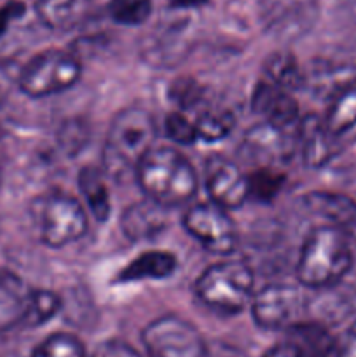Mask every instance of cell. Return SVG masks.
<instances>
[{
    "label": "cell",
    "mask_w": 356,
    "mask_h": 357,
    "mask_svg": "<svg viewBox=\"0 0 356 357\" xmlns=\"http://www.w3.org/2000/svg\"><path fill=\"white\" fill-rule=\"evenodd\" d=\"M147 199L163 208H180L195 197L199 178L191 160L170 146L152 149L135 171Z\"/></svg>",
    "instance_id": "1"
},
{
    "label": "cell",
    "mask_w": 356,
    "mask_h": 357,
    "mask_svg": "<svg viewBox=\"0 0 356 357\" xmlns=\"http://www.w3.org/2000/svg\"><path fill=\"white\" fill-rule=\"evenodd\" d=\"M353 267V253L344 230L320 225L306 237L297 261V279L311 289L337 286Z\"/></svg>",
    "instance_id": "2"
},
{
    "label": "cell",
    "mask_w": 356,
    "mask_h": 357,
    "mask_svg": "<svg viewBox=\"0 0 356 357\" xmlns=\"http://www.w3.org/2000/svg\"><path fill=\"white\" fill-rule=\"evenodd\" d=\"M157 128L154 117L143 108H126L110 122L103 146L105 174L124 176L136 171L143 157L152 150Z\"/></svg>",
    "instance_id": "3"
},
{
    "label": "cell",
    "mask_w": 356,
    "mask_h": 357,
    "mask_svg": "<svg viewBox=\"0 0 356 357\" xmlns=\"http://www.w3.org/2000/svg\"><path fill=\"white\" fill-rule=\"evenodd\" d=\"M255 278L243 261H222L202 271L194 284L195 296L208 309L234 316L246 309L253 298Z\"/></svg>",
    "instance_id": "4"
},
{
    "label": "cell",
    "mask_w": 356,
    "mask_h": 357,
    "mask_svg": "<svg viewBox=\"0 0 356 357\" xmlns=\"http://www.w3.org/2000/svg\"><path fill=\"white\" fill-rule=\"evenodd\" d=\"M38 236L45 246L59 250L86 236L89 220L79 199L51 192L37 199L31 208Z\"/></svg>",
    "instance_id": "5"
},
{
    "label": "cell",
    "mask_w": 356,
    "mask_h": 357,
    "mask_svg": "<svg viewBox=\"0 0 356 357\" xmlns=\"http://www.w3.org/2000/svg\"><path fill=\"white\" fill-rule=\"evenodd\" d=\"M82 75V65L70 52L49 49L23 65L20 91L30 98H45L68 91Z\"/></svg>",
    "instance_id": "6"
},
{
    "label": "cell",
    "mask_w": 356,
    "mask_h": 357,
    "mask_svg": "<svg viewBox=\"0 0 356 357\" xmlns=\"http://www.w3.org/2000/svg\"><path fill=\"white\" fill-rule=\"evenodd\" d=\"M147 357H206V342L198 328L178 316H163L142 331Z\"/></svg>",
    "instance_id": "7"
},
{
    "label": "cell",
    "mask_w": 356,
    "mask_h": 357,
    "mask_svg": "<svg viewBox=\"0 0 356 357\" xmlns=\"http://www.w3.org/2000/svg\"><path fill=\"white\" fill-rule=\"evenodd\" d=\"M184 229L194 237L208 253L227 257L237 246V229L229 211L209 202L192 204L184 213Z\"/></svg>",
    "instance_id": "8"
},
{
    "label": "cell",
    "mask_w": 356,
    "mask_h": 357,
    "mask_svg": "<svg viewBox=\"0 0 356 357\" xmlns=\"http://www.w3.org/2000/svg\"><path fill=\"white\" fill-rule=\"evenodd\" d=\"M251 317L262 330H290L300 323L304 310L302 293L292 284L274 282L257 291L251 298Z\"/></svg>",
    "instance_id": "9"
},
{
    "label": "cell",
    "mask_w": 356,
    "mask_h": 357,
    "mask_svg": "<svg viewBox=\"0 0 356 357\" xmlns=\"http://www.w3.org/2000/svg\"><path fill=\"white\" fill-rule=\"evenodd\" d=\"M205 183L213 204L225 211L239 209L248 201V178L239 166L222 155L205 162Z\"/></svg>",
    "instance_id": "10"
},
{
    "label": "cell",
    "mask_w": 356,
    "mask_h": 357,
    "mask_svg": "<svg viewBox=\"0 0 356 357\" xmlns=\"http://www.w3.org/2000/svg\"><path fill=\"white\" fill-rule=\"evenodd\" d=\"M260 10L267 30L283 38L302 37L318 20L316 0H260Z\"/></svg>",
    "instance_id": "11"
},
{
    "label": "cell",
    "mask_w": 356,
    "mask_h": 357,
    "mask_svg": "<svg viewBox=\"0 0 356 357\" xmlns=\"http://www.w3.org/2000/svg\"><path fill=\"white\" fill-rule=\"evenodd\" d=\"M251 110L260 115L264 124L286 131L299 121V105L292 93L274 86L269 80H262L255 86L251 94Z\"/></svg>",
    "instance_id": "12"
},
{
    "label": "cell",
    "mask_w": 356,
    "mask_h": 357,
    "mask_svg": "<svg viewBox=\"0 0 356 357\" xmlns=\"http://www.w3.org/2000/svg\"><path fill=\"white\" fill-rule=\"evenodd\" d=\"M325 129L339 153L356 143V86L342 91L332 100L323 117Z\"/></svg>",
    "instance_id": "13"
},
{
    "label": "cell",
    "mask_w": 356,
    "mask_h": 357,
    "mask_svg": "<svg viewBox=\"0 0 356 357\" xmlns=\"http://www.w3.org/2000/svg\"><path fill=\"white\" fill-rule=\"evenodd\" d=\"M302 204L311 215L328 222L327 225L341 230L356 225V202L344 194L314 190L304 195Z\"/></svg>",
    "instance_id": "14"
},
{
    "label": "cell",
    "mask_w": 356,
    "mask_h": 357,
    "mask_svg": "<svg viewBox=\"0 0 356 357\" xmlns=\"http://www.w3.org/2000/svg\"><path fill=\"white\" fill-rule=\"evenodd\" d=\"M168 227L166 208L152 201L131 204L121 216V229L131 241H149Z\"/></svg>",
    "instance_id": "15"
},
{
    "label": "cell",
    "mask_w": 356,
    "mask_h": 357,
    "mask_svg": "<svg viewBox=\"0 0 356 357\" xmlns=\"http://www.w3.org/2000/svg\"><path fill=\"white\" fill-rule=\"evenodd\" d=\"M299 138L302 160L307 167H323L339 155V150L335 149L325 129L323 119L316 115H306L300 121Z\"/></svg>",
    "instance_id": "16"
},
{
    "label": "cell",
    "mask_w": 356,
    "mask_h": 357,
    "mask_svg": "<svg viewBox=\"0 0 356 357\" xmlns=\"http://www.w3.org/2000/svg\"><path fill=\"white\" fill-rule=\"evenodd\" d=\"M30 291L20 275L0 268V335L23 324Z\"/></svg>",
    "instance_id": "17"
},
{
    "label": "cell",
    "mask_w": 356,
    "mask_h": 357,
    "mask_svg": "<svg viewBox=\"0 0 356 357\" xmlns=\"http://www.w3.org/2000/svg\"><path fill=\"white\" fill-rule=\"evenodd\" d=\"M178 260L170 251H147L133 258L117 274L115 282H136L154 279L163 281L177 272Z\"/></svg>",
    "instance_id": "18"
},
{
    "label": "cell",
    "mask_w": 356,
    "mask_h": 357,
    "mask_svg": "<svg viewBox=\"0 0 356 357\" xmlns=\"http://www.w3.org/2000/svg\"><path fill=\"white\" fill-rule=\"evenodd\" d=\"M91 0H37L35 10L42 23L51 30H72L89 13Z\"/></svg>",
    "instance_id": "19"
},
{
    "label": "cell",
    "mask_w": 356,
    "mask_h": 357,
    "mask_svg": "<svg viewBox=\"0 0 356 357\" xmlns=\"http://www.w3.org/2000/svg\"><path fill=\"white\" fill-rule=\"evenodd\" d=\"M79 190L82 192V197L89 208L91 215L94 216L98 223H105L110 218L112 202L110 192L107 185V174L100 167L84 166L79 171Z\"/></svg>",
    "instance_id": "20"
},
{
    "label": "cell",
    "mask_w": 356,
    "mask_h": 357,
    "mask_svg": "<svg viewBox=\"0 0 356 357\" xmlns=\"http://www.w3.org/2000/svg\"><path fill=\"white\" fill-rule=\"evenodd\" d=\"M286 342L295 345L304 357H337V338L332 337L321 324L297 323L286 330Z\"/></svg>",
    "instance_id": "21"
},
{
    "label": "cell",
    "mask_w": 356,
    "mask_h": 357,
    "mask_svg": "<svg viewBox=\"0 0 356 357\" xmlns=\"http://www.w3.org/2000/svg\"><path fill=\"white\" fill-rule=\"evenodd\" d=\"M307 80L313 84L314 93L325 94V96L334 100L342 91L356 86V65L321 61L314 66Z\"/></svg>",
    "instance_id": "22"
},
{
    "label": "cell",
    "mask_w": 356,
    "mask_h": 357,
    "mask_svg": "<svg viewBox=\"0 0 356 357\" xmlns=\"http://www.w3.org/2000/svg\"><path fill=\"white\" fill-rule=\"evenodd\" d=\"M265 77L271 84L281 87V89L292 91L302 89L306 84V73L300 68L299 61L292 52L286 51H276L265 58L264 65H262Z\"/></svg>",
    "instance_id": "23"
},
{
    "label": "cell",
    "mask_w": 356,
    "mask_h": 357,
    "mask_svg": "<svg viewBox=\"0 0 356 357\" xmlns=\"http://www.w3.org/2000/svg\"><path fill=\"white\" fill-rule=\"evenodd\" d=\"M63 302L59 295L49 289H31L28 296L27 312H24L23 324L28 328H38L49 323L61 310Z\"/></svg>",
    "instance_id": "24"
},
{
    "label": "cell",
    "mask_w": 356,
    "mask_h": 357,
    "mask_svg": "<svg viewBox=\"0 0 356 357\" xmlns=\"http://www.w3.org/2000/svg\"><path fill=\"white\" fill-rule=\"evenodd\" d=\"M198 139L216 143L225 139L236 126V117L229 110H205L194 121Z\"/></svg>",
    "instance_id": "25"
},
{
    "label": "cell",
    "mask_w": 356,
    "mask_h": 357,
    "mask_svg": "<svg viewBox=\"0 0 356 357\" xmlns=\"http://www.w3.org/2000/svg\"><path fill=\"white\" fill-rule=\"evenodd\" d=\"M248 178V199L257 202H271L279 194L285 185V174L271 167H260L253 173L246 174Z\"/></svg>",
    "instance_id": "26"
},
{
    "label": "cell",
    "mask_w": 356,
    "mask_h": 357,
    "mask_svg": "<svg viewBox=\"0 0 356 357\" xmlns=\"http://www.w3.org/2000/svg\"><path fill=\"white\" fill-rule=\"evenodd\" d=\"M30 357H86V349L75 335L54 333L38 344Z\"/></svg>",
    "instance_id": "27"
},
{
    "label": "cell",
    "mask_w": 356,
    "mask_h": 357,
    "mask_svg": "<svg viewBox=\"0 0 356 357\" xmlns=\"http://www.w3.org/2000/svg\"><path fill=\"white\" fill-rule=\"evenodd\" d=\"M154 0H110L108 13L115 23L136 26L149 20Z\"/></svg>",
    "instance_id": "28"
},
{
    "label": "cell",
    "mask_w": 356,
    "mask_h": 357,
    "mask_svg": "<svg viewBox=\"0 0 356 357\" xmlns=\"http://www.w3.org/2000/svg\"><path fill=\"white\" fill-rule=\"evenodd\" d=\"M283 132L285 131L262 122L260 126H257V128H253L248 132L246 143L260 153H269L271 157H281L286 153Z\"/></svg>",
    "instance_id": "29"
},
{
    "label": "cell",
    "mask_w": 356,
    "mask_h": 357,
    "mask_svg": "<svg viewBox=\"0 0 356 357\" xmlns=\"http://www.w3.org/2000/svg\"><path fill=\"white\" fill-rule=\"evenodd\" d=\"M164 131H166L168 138L178 145H192V143L198 142L194 121H191L180 110L168 114L166 122H164Z\"/></svg>",
    "instance_id": "30"
},
{
    "label": "cell",
    "mask_w": 356,
    "mask_h": 357,
    "mask_svg": "<svg viewBox=\"0 0 356 357\" xmlns=\"http://www.w3.org/2000/svg\"><path fill=\"white\" fill-rule=\"evenodd\" d=\"M21 70L23 65H20L16 59H0V105L10 96L13 91H20Z\"/></svg>",
    "instance_id": "31"
},
{
    "label": "cell",
    "mask_w": 356,
    "mask_h": 357,
    "mask_svg": "<svg viewBox=\"0 0 356 357\" xmlns=\"http://www.w3.org/2000/svg\"><path fill=\"white\" fill-rule=\"evenodd\" d=\"M170 94L180 112H187L188 108H194L201 101V89L195 80H177Z\"/></svg>",
    "instance_id": "32"
},
{
    "label": "cell",
    "mask_w": 356,
    "mask_h": 357,
    "mask_svg": "<svg viewBox=\"0 0 356 357\" xmlns=\"http://www.w3.org/2000/svg\"><path fill=\"white\" fill-rule=\"evenodd\" d=\"M93 357H143L140 352H136L135 349L129 344L121 340H107L103 344H100L94 351Z\"/></svg>",
    "instance_id": "33"
},
{
    "label": "cell",
    "mask_w": 356,
    "mask_h": 357,
    "mask_svg": "<svg viewBox=\"0 0 356 357\" xmlns=\"http://www.w3.org/2000/svg\"><path fill=\"white\" fill-rule=\"evenodd\" d=\"M337 357H356V321L337 338Z\"/></svg>",
    "instance_id": "34"
},
{
    "label": "cell",
    "mask_w": 356,
    "mask_h": 357,
    "mask_svg": "<svg viewBox=\"0 0 356 357\" xmlns=\"http://www.w3.org/2000/svg\"><path fill=\"white\" fill-rule=\"evenodd\" d=\"M24 10V6L20 2H10L6 7H0V37H3V33L9 28V23L14 17L21 16Z\"/></svg>",
    "instance_id": "35"
},
{
    "label": "cell",
    "mask_w": 356,
    "mask_h": 357,
    "mask_svg": "<svg viewBox=\"0 0 356 357\" xmlns=\"http://www.w3.org/2000/svg\"><path fill=\"white\" fill-rule=\"evenodd\" d=\"M262 357H304L302 352L295 347L290 342H281V344L274 345V347L269 349Z\"/></svg>",
    "instance_id": "36"
},
{
    "label": "cell",
    "mask_w": 356,
    "mask_h": 357,
    "mask_svg": "<svg viewBox=\"0 0 356 357\" xmlns=\"http://www.w3.org/2000/svg\"><path fill=\"white\" fill-rule=\"evenodd\" d=\"M206 0H171V6L175 7H198L205 3Z\"/></svg>",
    "instance_id": "37"
}]
</instances>
